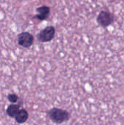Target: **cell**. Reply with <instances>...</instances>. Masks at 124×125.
<instances>
[{"label": "cell", "instance_id": "52a82bcc", "mask_svg": "<svg viewBox=\"0 0 124 125\" xmlns=\"http://www.w3.org/2000/svg\"><path fill=\"white\" fill-rule=\"evenodd\" d=\"M20 105L18 104H11L10 105L6 110L7 115L10 118H15L18 113L20 111Z\"/></svg>", "mask_w": 124, "mask_h": 125}, {"label": "cell", "instance_id": "3957f363", "mask_svg": "<svg viewBox=\"0 0 124 125\" xmlns=\"http://www.w3.org/2000/svg\"><path fill=\"white\" fill-rule=\"evenodd\" d=\"M56 29L53 26H48L41 30L37 34V38L41 42H50L55 37Z\"/></svg>", "mask_w": 124, "mask_h": 125}, {"label": "cell", "instance_id": "ba28073f", "mask_svg": "<svg viewBox=\"0 0 124 125\" xmlns=\"http://www.w3.org/2000/svg\"><path fill=\"white\" fill-rule=\"evenodd\" d=\"M7 97L8 101L10 102V103H12V104H15V103L18 101V100H19L18 96L16 94H13V93L9 94L7 95Z\"/></svg>", "mask_w": 124, "mask_h": 125}, {"label": "cell", "instance_id": "6da1fadb", "mask_svg": "<svg viewBox=\"0 0 124 125\" xmlns=\"http://www.w3.org/2000/svg\"><path fill=\"white\" fill-rule=\"evenodd\" d=\"M47 114L53 123L58 125L63 124L70 119V114L67 111L58 108H53L48 110Z\"/></svg>", "mask_w": 124, "mask_h": 125}, {"label": "cell", "instance_id": "277c9868", "mask_svg": "<svg viewBox=\"0 0 124 125\" xmlns=\"http://www.w3.org/2000/svg\"><path fill=\"white\" fill-rule=\"evenodd\" d=\"M34 38L33 35L28 31L21 32L18 35V45L25 48H30L34 43Z\"/></svg>", "mask_w": 124, "mask_h": 125}, {"label": "cell", "instance_id": "8992f818", "mask_svg": "<svg viewBox=\"0 0 124 125\" xmlns=\"http://www.w3.org/2000/svg\"><path fill=\"white\" fill-rule=\"evenodd\" d=\"M29 116V115L28 111L24 108H21L15 118V122L18 124H23L28 120Z\"/></svg>", "mask_w": 124, "mask_h": 125}, {"label": "cell", "instance_id": "5b68a950", "mask_svg": "<svg viewBox=\"0 0 124 125\" xmlns=\"http://www.w3.org/2000/svg\"><path fill=\"white\" fill-rule=\"evenodd\" d=\"M36 11L37 14L34 16V18H36L39 21L46 20L50 14V8L47 5H42L37 7Z\"/></svg>", "mask_w": 124, "mask_h": 125}, {"label": "cell", "instance_id": "7a4b0ae2", "mask_svg": "<svg viewBox=\"0 0 124 125\" xmlns=\"http://www.w3.org/2000/svg\"><path fill=\"white\" fill-rule=\"evenodd\" d=\"M114 15L108 10L100 11L96 17L97 23L103 28H107L110 26L114 22Z\"/></svg>", "mask_w": 124, "mask_h": 125}]
</instances>
